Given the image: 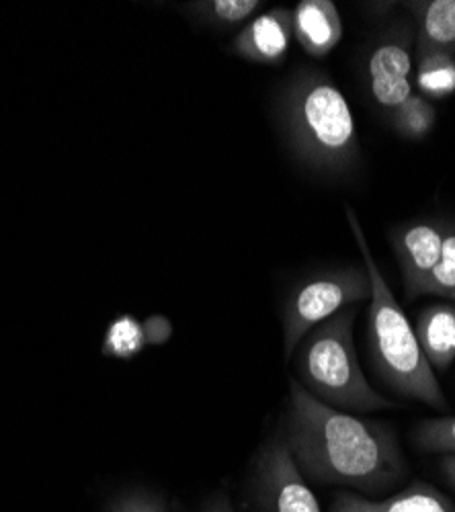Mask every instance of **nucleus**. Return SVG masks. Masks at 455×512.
<instances>
[{"instance_id":"obj_7","label":"nucleus","mask_w":455,"mask_h":512,"mask_svg":"<svg viewBox=\"0 0 455 512\" xmlns=\"http://www.w3.org/2000/svg\"><path fill=\"white\" fill-rule=\"evenodd\" d=\"M415 29L402 23L390 29L367 58L369 93L388 111H396L412 95Z\"/></svg>"},{"instance_id":"obj_21","label":"nucleus","mask_w":455,"mask_h":512,"mask_svg":"<svg viewBox=\"0 0 455 512\" xmlns=\"http://www.w3.org/2000/svg\"><path fill=\"white\" fill-rule=\"evenodd\" d=\"M201 512H236V510L224 494H214L212 498L205 500Z\"/></svg>"},{"instance_id":"obj_18","label":"nucleus","mask_w":455,"mask_h":512,"mask_svg":"<svg viewBox=\"0 0 455 512\" xmlns=\"http://www.w3.org/2000/svg\"><path fill=\"white\" fill-rule=\"evenodd\" d=\"M423 295H435L449 304H455V224L453 222H445L441 261L431 273L423 289Z\"/></svg>"},{"instance_id":"obj_16","label":"nucleus","mask_w":455,"mask_h":512,"mask_svg":"<svg viewBox=\"0 0 455 512\" xmlns=\"http://www.w3.org/2000/svg\"><path fill=\"white\" fill-rule=\"evenodd\" d=\"M146 328L134 316L123 314L111 320L103 340V355L115 359H134L146 347Z\"/></svg>"},{"instance_id":"obj_20","label":"nucleus","mask_w":455,"mask_h":512,"mask_svg":"<svg viewBox=\"0 0 455 512\" xmlns=\"http://www.w3.org/2000/svg\"><path fill=\"white\" fill-rule=\"evenodd\" d=\"M105 512H171L167 498L146 490V488H128L115 496L105 506Z\"/></svg>"},{"instance_id":"obj_19","label":"nucleus","mask_w":455,"mask_h":512,"mask_svg":"<svg viewBox=\"0 0 455 512\" xmlns=\"http://www.w3.org/2000/svg\"><path fill=\"white\" fill-rule=\"evenodd\" d=\"M415 443L425 453H455V416L423 420L415 431Z\"/></svg>"},{"instance_id":"obj_8","label":"nucleus","mask_w":455,"mask_h":512,"mask_svg":"<svg viewBox=\"0 0 455 512\" xmlns=\"http://www.w3.org/2000/svg\"><path fill=\"white\" fill-rule=\"evenodd\" d=\"M445 222L417 220L402 224L392 234V244L402 273L404 293L410 302L419 300L423 289L441 261Z\"/></svg>"},{"instance_id":"obj_3","label":"nucleus","mask_w":455,"mask_h":512,"mask_svg":"<svg viewBox=\"0 0 455 512\" xmlns=\"http://www.w3.org/2000/svg\"><path fill=\"white\" fill-rule=\"evenodd\" d=\"M345 213L371 281V300L367 312V347L371 367H374L384 386L400 398L447 412L449 404L433 367L419 345L415 326L410 324L408 316L396 302L374 254H371L357 213L351 207H347Z\"/></svg>"},{"instance_id":"obj_2","label":"nucleus","mask_w":455,"mask_h":512,"mask_svg":"<svg viewBox=\"0 0 455 512\" xmlns=\"http://www.w3.org/2000/svg\"><path fill=\"white\" fill-rule=\"evenodd\" d=\"M279 132L294 158L324 177H343L357 166L359 138L351 107L326 72L300 68L277 97Z\"/></svg>"},{"instance_id":"obj_11","label":"nucleus","mask_w":455,"mask_h":512,"mask_svg":"<svg viewBox=\"0 0 455 512\" xmlns=\"http://www.w3.org/2000/svg\"><path fill=\"white\" fill-rule=\"evenodd\" d=\"M294 37L312 58H324L343 39L339 9L330 0H302L294 9Z\"/></svg>"},{"instance_id":"obj_12","label":"nucleus","mask_w":455,"mask_h":512,"mask_svg":"<svg viewBox=\"0 0 455 512\" xmlns=\"http://www.w3.org/2000/svg\"><path fill=\"white\" fill-rule=\"evenodd\" d=\"M415 334L433 371H447L455 361V304L427 306L417 318Z\"/></svg>"},{"instance_id":"obj_13","label":"nucleus","mask_w":455,"mask_h":512,"mask_svg":"<svg viewBox=\"0 0 455 512\" xmlns=\"http://www.w3.org/2000/svg\"><path fill=\"white\" fill-rule=\"evenodd\" d=\"M408 11L417 21L415 46L417 58L429 52L455 48V0H421L408 3Z\"/></svg>"},{"instance_id":"obj_4","label":"nucleus","mask_w":455,"mask_h":512,"mask_svg":"<svg viewBox=\"0 0 455 512\" xmlns=\"http://www.w3.org/2000/svg\"><path fill=\"white\" fill-rule=\"evenodd\" d=\"M359 306L310 330L296 349V371L302 386L326 406L345 412H378L394 402L371 386L355 349V318Z\"/></svg>"},{"instance_id":"obj_22","label":"nucleus","mask_w":455,"mask_h":512,"mask_svg":"<svg viewBox=\"0 0 455 512\" xmlns=\"http://www.w3.org/2000/svg\"><path fill=\"white\" fill-rule=\"evenodd\" d=\"M441 472L449 482V486L455 490V453L441 457Z\"/></svg>"},{"instance_id":"obj_9","label":"nucleus","mask_w":455,"mask_h":512,"mask_svg":"<svg viewBox=\"0 0 455 512\" xmlns=\"http://www.w3.org/2000/svg\"><path fill=\"white\" fill-rule=\"evenodd\" d=\"M292 39L294 11L277 7L246 23L232 41V52L248 62L281 64L292 48Z\"/></svg>"},{"instance_id":"obj_5","label":"nucleus","mask_w":455,"mask_h":512,"mask_svg":"<svg viewBox=\"0 0 455 512\" xmlns=\"http://www.w3.org/2000/svg\"><path fill=\"white\" fill-rule=\"evenodd\" d=\"M371 300L365 265H347L312 273L287 295L283 306V353L294 357L304 336L351 306Z\"/></svg>"},{"instance_id":"obj_17","label":"nucleus","mask_w":455,"mask_h":512,"mask_svg":"<svg viewBox=\"0 0 455 512\" xmlns=\"http://www.w3.org/2000/svg\"><path fill=\"white\" fill-rule=\"evenodd\" d=\"M394 127L398 134L406 140H423L431 134L433 125L437 121L435 107L423 97L412 93L394 113H392Z\"/></svg>"},{"instance_id":"obj_6","label":"nucleus","mask_w":455,"mask_h":512,"mask_svg":"<svg viewBox=\"0 0 455 512\" xmlns=\"http://www.w3.org/2000/svg\"><path fill=\"white\" fill-rule=\"evenodd\" d=\"M251 494L259 512H322L314 490L289 453L281 429L253 461Z\"/></svg>"},{"instance_id":"obj_14","label":"nucleus","mask_w":455,"mask_h":512,"mask_svg":"<svg viewBox=\"0 0 455 512\" xmlns=\"http://www.w3.org/2000/svg\"><path fill=\"white\" fill-rule=\"evenodd\" d=\"M417 87L427 99H443L455 93V54L437 50L419 56Z\"/></svg>"},{"instance_id":"obj_10","label":"nucleus","mask_w":455,"mask_h":512,"mask_svg":"<svg viewBox=\"0 0 455 512\" xmlns=\"http://www.w3.org/2000/svg\"><path fill=\"white\" fill-rule=\"evenodd\" d=\"M330 512H455V504L435 486L415 482L384 500L343 492L335 498Z\"/></svg>"},{"instance_id":"obj_15","label":"nucleus","mask_w":455,"mask_h":512,"mask_svg":"<svg viewBox=\"0 0 455 512\" xmlns=\"http://www.w3.org/2000/svg\"><path fill=\"white\" fill-rule=\"evenodd\" d=\"M261 7L259 0H203L187 5V11L205 25L228 29L246 23Z\"/></svg>"},{"instance_id":"obj_1","label":"nucleus","mask_w":455,"mask_h":512,"mask_svg":"<svg viewBox=\"0 0 455 512\" xmlns=\"http://www.w3.org/2000/svg\"><path fill=\"white\" fill-rule=\"evenodd\" d=\"M281 433L312 484L343 486L363 496L384 494L406 476L398 437L386 422L326 406L298 379H289Z\"/></svg>"}]
</instances>
